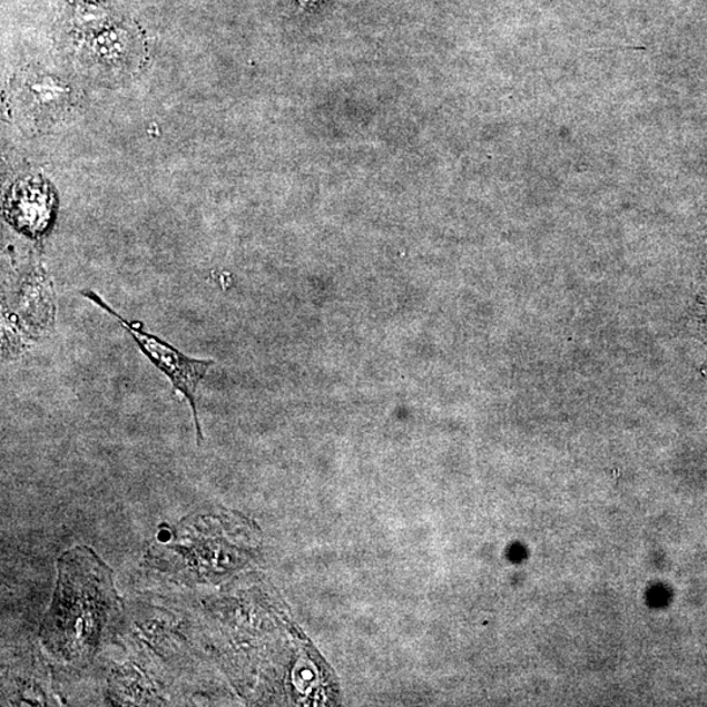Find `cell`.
<instances>
[{
    "label": "cell",
    "mask_w": 707,
    "mask_h": 707,
    "mask_svg": "<svg viewBox=\"0 0 707 707\" xmlns=\"http://www.w3.org/2000/svg\"><path fill=\"white\" fill-rule=\"evenodd\" d=\"M117 607L108 566L92 549H72L59 558L57 588L41 625V641L67 664L87 665Z\"/></svg>",
    "instance_id": "cell-1"
},
{
    "label": "cell",
    "mask_w": 707,
    "mask_h": 707,
    "mask_svg": "<svg viewBox=\"0 0 707 707\" xmlns=\"http://www.w3.org/2000/svg\"><path fill=\"white\" fill-rule=\"evenodd\" d=\"M80 294L87 297L89 302L107 311L110 316H114L117 322L125 327L126 332H129L134 341L137 342L141 353L153 362L155 367L164 372L175 386V390L180 392L183 396L189 401L193 414H195L198 439H203L197 416L196 392L198 384L204 381L208 369L212 367L214 362L189 359V356H186L181 352H178L176 347L169 345L168 342L146 332L144 324L139 322H128V320L118 315L117 312L104 302L101 296L92 292V289H81Z\"/></svg>",
    "instance_id": "cell-2"
},
{
    "label": "cell",
    "mask_w": 707,
    "mask_h": 707,
    "mask_svg": "<svg viewBox=\"0 0 707 707\" xmlns=\"http://www.w3.org/2000/svg\"><path fill=\"white\" fill-rule=\"evenodd\" d=\"M55 212V197L48 184L26 180L14 186L7 200V215L28 235L42 234Z\"/></svg>",
    "instance_id": "cell-3"
},
{
    "label": "cell",
    "mask_w": 707,
    "mask_h": 707,
    "mask_svg": "<svg viewBox=\"0 0 707 707\" xmlns=\"http://www.w3.org/2000/svg\"><path fill=\"white\" fill-rule=\"evenodd\" d=\"M28 91L31 107L45 114L62 109L69 100V88L55 78H33L29 81Z\"/></svg>",
    "instance_id": "cell-4"
},
{
    "label": "cell",
    "mask_w": 707,
    "mask_h": 707,
    "mask_svg": "<svg viewBox=\"0 0 707 707\" xmlns=\"http://www.w3.org/2000/svg\"><path fill=\"white\" fill-rule=\"evenodd\" d=\"M131 39L126 29L115 28L94 42V53L104 62L118 63L130 53Z\"/></svg>",
    "instance_id": "cell-5"
},
{
    "label": "cell",
    "mask_w": 707,
    "mask_h": 707,
    "mask_svg": "<svg viewBox=\"0 0 707 707\" xmlns=\"http://www.w3.org/2000/svg\"><path fill=\"white\" fill-rule=\"evenodd\" d=\"M320 2V0H300V3L303 7H314Z\"/></svg>",
    "instance_id": "cell-6"
},
{
    "label": "cell",
    "mask_w": 707,
    "mask_h": 707,
    "mask_svg": "<svg viewBox=\"0 0 707 707\" xmlns=\"http://www.w3.org/2000/svg\"><path fill=\"white\" fill-rule=\"evenodd\" d=\"M84 2L98 3V2H99V0H84Z\"/></svg>",
    "instance_id": "cell-7"
}]
</instances>
